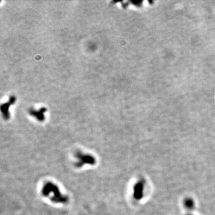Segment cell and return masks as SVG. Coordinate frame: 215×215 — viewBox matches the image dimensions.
Masks as SVG:
<instances>
[{"label": "cell", "instance_id": "obj_5", "mask_svg": "<svg viewBox=\"0 0 215 215\" xmlns=\"http://www.w3.org/2000/svg\"><path fill=\"white\" fill-rule=\"evenodd\" d=\"M188 215H192V214H188Z\"/></svg>", "mask_w": 215, "mask_h": 215}, {"label": "cell", "instance_id": "obj_3", "mask_svg": "<svg viewBox=\"0 0 215 215\" xmlns=\"http://www.w3.org/2000/svg\"><path fill=\"white\" fill-rule=\"evenodd\" d=\"M145 181L144 180H140L134 186L133 188V197L136 200H139L144 196Z\"/></svg>", "mask_w": 215, "mask_h": 215}, {"label": "cell", "instance_id": "obj_4", "mask_svg": "<svg viewBox=\"0 0 215 215\" xmlns=\"http://www.w3.org/2000/svg\"><path fill=\"white\" fill-rule=\"evenodd\" d=\"M184 206L188 210H193L194 207V202L193 198H185L183 202Z\"/></svg>", "mask_w": 215, "mask_h": 215}, {"label": "cell", "instance_id": "obj_2", "mask_svg": "<svg viewBox=\"0 0 215 215\" xmlns=\"http://www.w3.org/2000/svg\"><path fill=\"white\" fill-rule=\"evenodd\" d=\"M75 157L78 159V161L76 163V166L77 167H81L85 164L94 165L96 163L94 157L89 154H84L81 152H77L75 155Z\"/></svg>", "mask_w": 215, "mask_h": 215}, {"label": "cell", "instance_id": "obj_1", "mask_svg": "<svg viewBox=\"0 0 215 215\" xmlns=\"http://www.w3.org/2000/svg\"><path fill=\"white\" fill-rule=\"evenodd\" d=\"M43 195L47 197L51 194L53 196L51 198V201L56 203H66L68 201V197L63 195L60 192L58 187L51 182H47L43 187L41 191Z\"/></svg>", "mask_w": 215, "mask_h": 215}]
</instances>
